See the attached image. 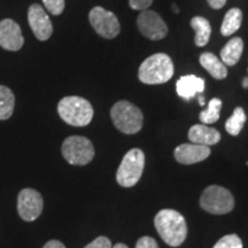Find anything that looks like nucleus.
I'll return each instance as SVG.
<instances>
[{
	"label": "nucleus",
	"mask_w": 248,
	"mask_h": 248,
	"mask_svg": "<svg viewBox=\"0 0 248 248\" xmlns=\"http://www.w3.org/2000/svg\"><path fill=\"white\" fill-rule=\"evenodd\" d=\"M154 224L157 233L169 246L178 247L186 239V235H187L186 221L184 216L176 210H160L155 216Z\"/></svg>",
	"instance_id": "1"
},
{
	"label": "nucleus",
	"mask_w": 248,
	"mask_h": 248,
	"mask_svg": "<svg viewBox=\"0 0 248 248\" xmlns=\"http://www.w3.org/2000/svg\"><path fill=\"white\" fill-rule=\"evenodd\" d=\"M172 60L168 54L156 53L151 55L140 64L138 70V78L144 84H163L173 76Z\"/></svg>",
	"instance_id": "2"
},
{
	"label": "nucleus",
	"mask_w": 248,
	"mask_h": 248,
	"mask_svg": "<svg viewBox=\"0 0 248 248\" xmlns=\"http://www.w3.org/2000/svg\"><path fill=\"white\" fill-rule=\"evenodd\" d=\"M58 113L69 125L85 126L91 123L94 111L86 99L71 95L61 99L58 105Z\"/></svg>",
	"instance_id": "3"
},
{
	"label": "nucleus",
	"mask_w": 248,
	"mask_h": 248,
	"mask_svg": "<svg viewBox=\"0 0 248 248\" xmlns=\"http://www.w3.org/2000/svg\"><path fill=\"white\" fill-rule=\"evenodd\" d=\"M114 125L125 135H135L142 128V113L131 102L121 100L110 109Z\"/></svg>",
	"instance_id": "4"
},
{
	"label": "nucleus",
	"mask_w": 248,
	"mask_h": 248,
	"mask_svg": "<svg viewBox=\"0 0 248 248\" xmlns=\"http://www.w3.org/2000/svg\"><path fill=\"white\" fill-rule=\"evenodd\" d=\"M145 167V154L139 148H132L124 155L116 172V181L123 187H132L140 181Z\"/></svg>",
	"instance_id": "5"
},
{
	"label": "nucleus",
	"mask_w": 248,
	"mask_h": 248,
	"mask_svg": "<svg viewBox=\"0 0 248 248\" xmlns=\"http://www.w3.org/2000/svg\"><path fill=\"white\" fill-rule=\"evenodd\" d=\"M201 208L214 215H223L234 208L233 195L228 188L219 185H210L200 198Z\"/></svg>",
	"instance_id": "6"
},
{
	"label": "nucleus",
	"mask_w": 248,
	"mask_h": 248,
	"mask_svg": "<svg viewBox=\"0 0 248 248\" xmlns=\"http://www.w3.org/2000/svg\"><path fill=\"white\" fill-rule=\"evenodd\" d=\"M62 155L73 166H85L94 157V146L88 138L70 136L62 144Z\"/></svg>",
	"instance_id": "7"
},
{
	"label": "nucleus",
	"mask_w": 248,
	"mask_h": 248,
	"mask_svg": "<svg viewBox=\"0 0 248 248\" xmlns=\"http://www.w3.org/2000/svg\"><path fill=\"white\" fill-rule=\"evenodd\" d=\"M89 20L93 29L99 36L106 39H113L119 36L121 26L116 15L107 9L97 6L92 8L89 14Z\"/></svg>",
	"instance_id": "8"
},
{
	"label": "nucleus",
	"mask_w": 248,
	"mask_h": 248,
	"mask_svg": "<svg viewBox=\"0 0 248 248\" xmlns=\"http://www.w3.org/2000/svg\"><path fill=\"white\" fill-rule=\"evenodd\" d=\"M44 208L42 194L33 188H23L17 197V212L21 218L33 222L40 216Z\"/></svg>",
	"instance_id": "9"
},
{
	"label": "nucleus",
	"mask_w": 248,
	"mask_h": 248,
	"mask_svg": "<svg viewBox=\"0 0 248 248\" xmlns=\"http://www.w3.org/2000/svg\"><path fill=\"white\" fill-rule=\"evenodd\" d=\"M137 26L142 35L151 40H161L168 33L166 22L153 11L141 12L137 17Z\"/></svg>",
	"instance_id": "10"
},
{
	"label": "nucleus",
	"mask_w": 248,
	"mask_h": 248,
	"mask_svg": "<svg viewBox=\"0 0 248 248\" xmlns=\"http://www.w3.org/2000/svg\"><path fill=\"white\" fill-rule=\"evenodd\" d=\"M28 21H29L33 35L38 40H42V42L47 40L53 33V26L48 15L46 14L45 9L38 4H33L29 7Z\"/></svg>",
	"instance_id": "11"
},
{
	"label": "nucleus",
	"mask_w": 248,
	"mask_h": 248,
	"mask_svg": "<svg viewBox=\"0 0 248 248\" xmlns=\"http://www.w3.org/2000/svg\"><path fill=\"white\" fill-rule=\"evenodd\" d=\"M24 44L22 31L18 24L11 18L0 21V46L11 52L20 51Z\"/></svg>",
	"instance_id": "12"
},
{
	"label": "nucleus",
	"mask_w": 248,
	"mask_h": 248,
	"mask_svg": "<svg viewBox=\"0 0 248 248\" xmlns=\"http://www.w3.org/2000/svg\"><path fill=\"white\" fill-rule=\"evenodd\" d=\"M175 159L182 164H194L206 160L210 155L209 146L198 144H182L175 148Z\"/></svg>",
	"instance_id": "13"
},
{
	"label": "nucleus",
	"mask_w": 248,
	"mask_h": 248,
	"mask_svg": "<svg viewBox=\"0 0 248 248\" xmlns=\"http://www.w3.org/2000/svg\"><path fill=\"white\" fill-rule=\"evenodd\" d=\"M191 142L203 146H213L221 140V133L216 129L209 128L206 124H195L188 131Z\"/></svg>",
	"instance_id": "14"
},
{
	"label": "nucleus",
	"mask_w": 248,
	"mask_h": 248,
	"mask_svg": "<svg viewBox=\"0 0 248 248\" xmlns=\"http://www.w3.org/2000/svg\"><path fill=\"white\" fill-rule=\"evenodd\" d=\"M204 90V79L195 75L182 76L176 83V91L179 97L190 100L195 95L202 93Z\"/></svg>",
	"instance_id": "15"
},
{
	"label": "nucleus",
	"mask_w": 248,
	"mask_h": 248,
	"mask_svg": "<svg viewBox=\"0 0 248 248\" xmlns=\"http://www.w3.org/2000/svg\"><path fill=\"white\" fill-rule=\"evenodd\" d=\"M244 51V42L239 37H234L226 43L221 51L222 62L225 66H234L241 58Z\"/></svg>",
	"instance_id": "16"
},
{
	"label": "nucleus",
	"mask_w": 248,
	"mask_h": 248,
	"mask_svg": "<svg viewBox=\"0 0 248 248\" xmlns=\"http://www.w3.org/2000/svg\"><path fill=\"white\" fill-rule=\"evenodd\" d=\"M200 64L215 79H223L228 76V69H226L225 64L215 54L209 53V52L201 54Z\"/></svg>",
	"instance_id": "17"
},
{
	"label": "nucleus",
	"mask_w": 248,
	"mask_h": 248,
	"mask_svg": "<svg viewBox=\"0 0 248 248\" xmlns=\"http://www.w3.org/2000/svg\"><path fill=\"white\" fill-rule=\"evenodd\" d=\"M191 27L195 31V45L202 47L208 44L212 35V27L209 21L202 16H194L191 20Z\"/></svg>",
	"instance_id": "18"
},
{
	"label": "nucleus",
	"mask_w": 248,
	"mask_h": 248,
	"mask_svg": "<svg viewBox=\"0 0 248 248\" xmlns=\"http://www.w3.org/2000/svg\"><path fill=\"white\" fill-rule=\"evenodd\" d=\"M243 22V13L239 8H231L225 14L221 27V33L223 36H231L237 32Z\"/></svg>",
	"instance_id": "19"
},
{
	"label": "nucleus",
	"mask_w": 248,
	"mask_h": 248,
	"mask_svg": "<svg viewBox=\"0 0 248 248\" xmlns=\"http://www.w3.org/2000/svg\"><path fill=\"white\" fill-rule=\"evenodd\" d=\"M15 107V95L12 90L0 85V121H6L13 115Z\"/></svg>",
	"instance_id": "20"
},
{
	"label": "nucleus",
	"mask_w": 248,
	"mask_h": 248,
	"mask_svg": "<svg viewBox=\"0 0 248 248\" xmlns=\"http://www.w3.org/2000/svg\"><path fill=\"white\" fill-rule=\"evenodd\" d=\"M246 114L241 107H237L232 114L231 117H229L225 123V130L231 136H238L244 128V124L246 122Z\"/></svg>",
	"instance_id": "21"
},
{
	"label": "nucleus",
	"mask_w": 248,
	"mask_h": 248,
	"mask_svg": "<svg viewBox=\"0 0 248 248\" xmlns=\"http://www.w3.org/2000/svg\"><path fill=\"white\" fill-rule=\"evenodd\" d=\"M222 108V101L218 98H214L209 101L208 107L206 110L200 113L199 119L203 124L216 123L219 119V111Z\"/></svg>",
	"instance_id": "22"
},
{
	"label": "nucleus",
	"mask_w": 248,
	"mask_h": 248,
	"mask_svg": "<svg viewBox=\"0 0 248 248\" xmlns=\"http://www.w3.org/2000/svg\"><path fill=\"white\" fill-rule=\"evenodd\" d=\"M213 248H243V241L237 234H228L217 241Z\"/></svg>",
	"instance_id": "23"
},
{
	"label": "nucleus",
	"mask_w": 248,
	"mask_h": 248,
	"mask_svg": "<svg viewBox=\"0 0 248 248\" xmlns=\"http://www.w3.org/2000/svg\"><path fill=\"white\" fill-rule=\"evenodd\" d=\"M46 9L52 15H60L64 9V0H43Z\"/></svg>",
	"instance_id": "24"
},
{
	"label": "nucleus",
	"mask_w": 248,
	"mask_h": 248,
	"mask_svg": "<svg viewBox=\"0 0 248 248\" xmlns=\"http://www.w3.org/2000/svg\"><path fill=\"white\" fill-rule=\"evenodd\" d=\"M152 4H153V0H129L130 7L135 11H147V8H150Z\"/></svg>",
	"instance_id": "25"
},
{
	"label": "nucleus",
	"mask_w": 248,
	"mask_h": 248,
	"mask_svg": "<svg viewBox=\"0 0 248 248\" xmlns=\"http://www.w3.org/2000/svg\"><path fill=\"white\" fill-rule=\"evenodd\" d=\"M84 248H111V243L107 237H98Z\"/></svg>",
	"instance_id": "26"
},
{
	"label": "nucleus",
	"mask_w": 248,
	"mask_h": 248,
	"mask_svg": "<svg viewBox=\"0 0 248 248\" xmlns=\"http://www.w3.org/2000/svg\"><path fill=\"white\" fill-rule=\"evenodd\" d=\"M136 248H159V245L152 237H141L136 244Z\"/></svg>",
	"instance_id": "27"
},
{
	"label": "nucleus",
	"mask_w": 248,
	"mask_h": 248,
	"mask_svg": "<svg viewBox=\"0 0 248 248\" xmlns=\"http://www.w3.org/2000/svg\"><path fill=\"white\" fill-rule=\"evenodd\" d=\"M209 6L214 9H219L226 4V0H207Z\"/></svg>",
	"instance_id": "28"
},
{
	"label": "nucleus",
	"mask_w": 248,
	"mask_h": 248,
	"mask_svg": "<svg viewBox=\"0 0 248 248\" xmlns=\"http://www.w3.org/2000/svg\"><path fill=\"white\" fill-rule=\"evenodd\" d=\"M43 248H66V246L59 240H49Z\"/></svg>",
	"instance_id": "29"
},
{
	"label": "nucleus",
	"mask_w": 248,
	"mask_h": 248,
	"mask_svg": "<svg viewBox=\"0 0 248 248\" xmlns=\"http://www.w3.org/2000/svg\"><path fill=\"white\" fill-rule=\"evenodd\" d=\"M243 86L245 89H248V77H245L243 80Z\"/></svg>",
	"instance_id": "30"
},
{
	"label": "nucleus",
	"mask_w": 248,
	"mask_h": 248,
	"mask_svg": "<svg viewBox=\"0 0 248 248\" xmlns=\"http://www.w3.org/2000/svg\"><path fill=\"white\" fill-rule=\"evenodd\" d=\"M172 11H173V13H179V8H178V6H176V4H172Z\"/></svg>",
	"instance_id": "31"
},
{
	"label": "nucleus",
	"mask_w": 248,
	"mask_h": 248,
	"mask_svg": "<svg viewBox=\"0 0 248 248\" xmlns=\"http://www.w3.org/2000/svg\"><path fill=\"white\" fill-rule=\"evenodd\" d=\"M113 248H128V246H126V245H124V244H116Z\"/></svg>",
	"instance_id": "32"
},
{
	"label": "nucleus",
	"mask_w": 248,
	"mask_h": 248,
	"mask_svg": "<svg viewBox=\"0 0 248 248\" xmlns=\"http://www.w3.org/2000/svg\"><path fill=\"white\" fill-rule=\"evenodd\" d=\"M199 104H200V106H203L204 105V98L202 97V95H199Z\"/></svg>",
	"instance_id": "33"
}]
</instances>
